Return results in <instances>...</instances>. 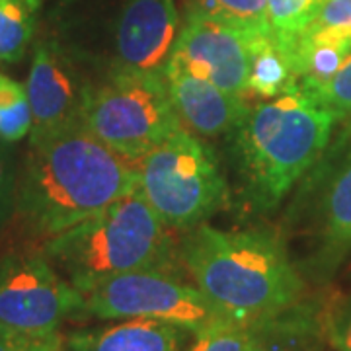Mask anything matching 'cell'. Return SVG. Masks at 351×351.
I'll return each mask as SVG.
<instances>
[{
  "instance_id": "obj_1",
  "label": "cell",
  "mask_w": 351,
  "mask_h": 351,
  "mask_svg": "<svg viewBox=\"0 0 351 351\" xmlns=\"http://www.w3.org/2000/svg\"><path fill=\"white\" fill-rule=\"evenodd\" d=\"M137 188V164L76 125L29 145L16 215L32 234L49 240Z\"/></svg>"
},
{
  "instance_id": "obj_2",
  "label": "cell",
  "mask_w": 351,
  "mask_h": 351,
  "mask_svg": "<svg viewBox=\"0 0 351 351\" xmlns=\"http://www.w3.org/2000/svg\"><path fill=\"white\" fill-rule=\"evenodd\" d=\"M180 260L223 318L254 326L302 301L304 279L285 242L269 230H188Z\"/></svg>"
},
{
  "instance_id": "obj_3",
  "label": "cell",
  "mask_w": 351,
  "mask_h": 351,
  "mask_svg": "<svg viewBox=\"0 0 351 351\" xmlns=\"http://www.w3.org/2000/svg\"><path fill=\"white\" fill-rule=\"evenodd\" d=\"M334 125V115L299 88L250 104L232 135L242 191L254 209H276L322 158Z\"/></svg>"
},
{
  "instance_id": "obj_4",
  "label": "cell",
  "mask_w": 351,
  "mask_h": 351,
  "mask_svg": "<svg viewBox=\"0 0 351 351\" xmlns=\"http://www.w3.org/2000/svg\"><path fill=\"white\" fill-rule=\"evenodd\" d=\"M170 230L137 188L45 240L43 252L82 295L113 276L147 267H176L180 254Z\"/></svg>"
},
{
  "instance_id": "obj_5",
  "label": "cell",
  "mask_w": 351,
  "mask_h": 351,
  "mask_svg": "<svg viewBox=\"0 0 351 351\" xmlns=\"http://www.w3.org/2000/svg\"><path fill=\"white\" fill-rule=\"evenodd\" d=\"M82 127L115 154L137 164L184 125L164 75L113 69L90 90Z\"/></svg>"
},
{
  "instance_id": "obj_6",
  "label": "cell",
  "mask_w": 351,
  "mask_h": 351,
  "mask_svg": "<svg viewBox=\"0 0 351 351\" xmlns=\"http://www.w3.org/2000/svg\"><path fill=\"white\" fill-rule=\"evenodd\" d=\"M137 170L141 193L172 230L205 223L228 197L213 149L186 127L143 156Z\"/></svg>"
},
{
  "instance_id": "obj_7",
  "label": "cell",
  "mask_w": 351,
  "mask_h": 351,
  "mask_svg": "<svg viewBox=\"0 0 351 351\" xmlns=\"http://www.w3.org/2000/svg\"><path fill=\"white\" fill-rule=\"evenodd\" d=\"M82 314L100 320H162L191 334L221 316L176 267H147L104 279L82 293Z\"/></svg>"
},
{
  "instance_id": "obj_8",
  "label": "cell",
  "mask_w": 351,
  "mask_h": 351,
  "mask_svg": "<svg viewBox=\"0 0 351 351\" xmlns=\"http://www.w3.org/2000/svg\"><path fill=\"white\" fill-rule=\"evenodd\" d=\"M80 291L51 263L43 248L0 254V326L27 334L59 332L82 313Z\"/></svg>"
},
{
  "instance_id": "obj_9",
  "label": "cell",
  "mask_w": 351,
  "mask_h": 351,
  "mask_svg": "<svg viewBox=\"0 0 351 351\" xmlns=\"http://www.w3.org/2000/svg\"><path fill=\"white\" fill-rule=\"evenodd\" d=\"M339 145L328 158L322 154L302 188V197L308 199L302 209L308 215L306 232L311 237L304 271L320 281L334 276L351 252V135Z\"/></svg>"
},
{
  "instance_id": "obj_10",
  "label": "cell",
  "mask_w": 351,
  "mask_h": 351,
  "mask_svg": "<svg viewBox=\"0 0 351 351\" xmlns=\"http://www.w3.org/2000/svg\"><path fill=\"white\" fill-rule=\"evenodd\" d=\"M94 82L75 59L53 41H39L25 82L32 110L29 145L82 125V112Z\"/></svg>"
},
{
  "instance_id": "obj_11",
  "label": "cell",
  "mask_w": 351,
  "mask_h": 351,
  "mask_svg": "<svg viewBox=\"0 0 351 351\" xmlns=\"http://www.w3.org/2000/svg\"><path fill=\"white\" fill-rule=\"evenodd\" d=\"M170 61L228 94L248 98L250 45L240 32L228 25L188 12Z\"/></svg>"
},
{
  "instance_id": "obj_12",
  "label": "cell",
  "mask_w": 351,
  "mask_h": 351,
  "mask_svg": "<svg viewBox=\"0 0 351 351\" xmlns=\"http://www.w3.org/2000/svg\"><path fill=\"white\" fill-rule=\"evenodd\" d=\"M178 34L176 0H127L115 24L108 71L129 69L164 75Z\"/></svg>"
},
{
  "instance_id": "obj_13",
  "label": "cell",
  "mask_w": 351,
  "mask_h": 351,
  "mask_svg": "<svg viewBox=\"0 0 351 351\" xmlns=\"http://www.w3.org/2000/svg\"><path fill=\"white\" fill-rule=\"evenodd\" d=\"M164 80L182 125L199 137L232 135L250 110L248 98L228 94L172 61L164 69Z\"/></svg>"
},
{
  "instance_id": "obj_14",
  "label": "cell",
  "mask_w": 351,
  "mask_h": 351,
  "mask_svg": "<svg viewBox=\"0 0 351 351\" xmlns=\"http://www.w3.org/2000/svg\"><path fill=\"white\" fill-rule=\"evenodd\" d=\"M191 332L162 320L127 318L98 328L76 330L66 338L69 351H184Z\"/></svg>"
},
{
  "instance_id": "obj_15",
  "label": "cell",
  "mask_w": 351,
  "mask_h": 351,
  "mask_svg": "<svg viewBox=\"0 0 351 351\" xmlns=\"http://www.w3.org/2000/svg\"><path fill=\"white\" fill-rule=\"evenodd\" d=\"M252 328L254 351H324L322 302L302 299L295 306Z\"/></svg>"
},
{
  "instance_id": "obj_16",
  "label": "cell",
  "mask_w": 351,
  "mask_h": 351,
  "mask_svg": "<svg viewBox=\"0 0 351 351\" xmlns=\"http://www.w3.org/2000/svg\"><path fill=\"white\" fill-rule=\"evenodd\" d=\"M248 98L271 100L291 88H297L295 76V47L285 45L274 36L252 39Z\"/></svg>"
},
{
  "instance_id": "obj_17",
  "label": "cell",
  "mask_w": 351,
  "mask_h": 351,
  "mask_svg": "<svg viewBox=\"0 0 351 351\" xmlns=\"http://www.w3.org/2000/svg\"><path fill=\"white\" fill-rule=\"evenodd\" d=\"M188 12L228 25L248 41L271 34L267 0H188Z\"/></svg>"
},
{
  "instance_id": "obj_18",
  "label": "cell",
  "mask_w": 351,
  "mask_h": 351,
  "mask_svg": "<svg viewBox=\"0 0 351 351\" xmlns=\"http://www.w3.org/2000/svg\"><path fill=\"white\" fill-rule=\"evenodd\" d=\"M39 0H0V61L22 59L34 38Z\"/></svg>"
},
{
  "instance_id": "obj_19",
  "label": "cell",
  "mask_w": 351,
  "mask_h": 351,
  "mask_svg": "<svg viewBox=\"0 0 351 351\" xmlns=\"http://www.w3.org/2000/svg\"><path fill=\"white\" fill-rule=\"evenodd\" d=\"M322 0H267L271 32L279 41L295 47L297 39L313 24Z\"/></svg>"
},
{
  "instance_id": "obj_20",
  "label": "cell",
  "mask_w": 351,
  "mask_h": 351,
  "mask_svg": "<svg viewBox=\"0 0 351 351\" xmlns=\"http://www.w3.org/2000/svg\"><path fill=\"white\" fill-rule=\"evenodd\" d=\"M32 131V110L25 86L0 73V138L18 143Z\"/></svg>"
},
{
  "instance_id": "obj_21",
  "label": "cell",
  "mask_w": 351,
  "mask_h": 351,
  "mask_svg": "<svg viewBox=\"0 0 351 351\" xmlns=\"http://www.w3.org/2000/svg\"><path fill=\"white\" fill-rule=\"evenodd\" d=\"M184 351H254L252 328L219 316L193 332Z\"/></svg>"
},
{
  "instance_id": "obj_22",
  "label": "cell",
  "mask_w": 351,
  "mask_h": 351,
  "mask_svg": "<svg viewBox=\"0 0 351 351\" xmlns=\"http://www.w3.org/2000/svg\"><path fill=\"white\" fill-rule=\"evenodd\" d=\"M322 326L330 348L351 351V293L322 302Z\"/></svg>"
},
{
  "instance_id": "obj_23",
  "label": "cell",
  "mask_w": 351,
  "mask_h": 351,
  "mask_svg": "<svg viewBox=\"0 0 351 351\" xmlns=\"http://www.w3.org/2000/svg\"><path fill=\"white\" fill-rule=\"evenodd\" d=\"M316 100L334 115L336 123L351 125V55Z\"/></svg>"
},
{
  "instance_id": "obj_24",
  "label": "cell",
  "mask_w": 351,
  "mask_h": 351,
  "mask_svg": "<svg viewBox=\"0 0 351 351\" xmlns=\"http://www.w3.org/2000/svg\"><path fill=\"white\" fill-rule=\"evenodd\" d=\"M18 168L14 160L12 143L0 138V232L16 215L18 205Z\"/></svg>"
},
{
  "instance_id": "obj_25",
  "label": "cell",
  "mask_w": 351,
  "mask_h": 351,
  "mask_svg": "<svg viewBox=\"0 0 351 351\" xmlns=\"http://www.w3.org/2000/svg\"><path fill=\"white\" fill-rule=\"evenodd\" d=\"M0 351H69L59 332L27 334L0 326Z\"/></svg>"
},
{
  "instance_id": "obj_26",
  "label": "cell",
  "mask_w": 351,
  "mask_h": 351,
  "mask_svg": "<svg viewBox=\"0 0 351 351\" xmlns=\"http://www.w3.org/2000/svg\"><path fill=\"white\" fill-rule=\"evenodd\" d=\"M308 27H348L351 29V0H322V6Z\"/></svg>"
}]
</instances>
